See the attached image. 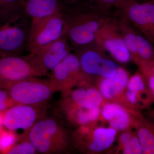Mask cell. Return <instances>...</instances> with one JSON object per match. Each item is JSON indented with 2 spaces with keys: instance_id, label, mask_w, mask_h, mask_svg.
<instances>
[{
  "instance_id": "cell-1",
  "label": "cell",
  "mask_w": 154,
  "mask_h": 154,
  "mask_svg": "<svg viewBox=\"0 0 154 154\" xmlns=\"http://www.w3.org/2000/svg\"><path fill=\"white\" fill-rule=\"evenodd\" d=\"M91 1L63 5L60 11L67 26L66 38L74 51L92 45L99 30L109 19L96 14Z\"/></svg>"
},
{
  "instance_id": "cell-2",
  "label": "cell",
  "mask_w": 154,
  "mask_h": 154,
  "mask_svg": "<svg viewBox=\"0 0 154 154\" xmlns=\"http://www.w3.org/2000/svg\"><path fill=\"white\" fill-rule=\"evenodd\" d=\"M24 139L41 154L62 153L67 150L69 143L66 130L51 118L39 119L25 133Z\"/></svg>"
},
{
  "instance_id": "cell-3",
  "label": "cell",
  "mask_w": 154,
  "mask_h": 154,
  "mask_svg": "<svg viewBox=\"0 0 154 154\" xmlns=\"http://www.w3.org/2000/svg\"><path fill=\"white\" fill-rule=\"evenodd\" d=\"M31 20L23 9L0 19V56L20 55L27 49Z\"/></svg>"
},
{
  "instance_id": "cell-4",
  "label": "cell",
  "mask_w": 154,
  "mask_h": 154,
  "mask_svg": "<svg viewBox=\"0 0 154 154\" xmlns=\"http://www.w3.org/2000/svg\"><path fill=\"white\" fill-rule=\"evenodd\" d=\"M67 26L60 12L32 19L27 50L34 53L57 39L66 37Z\"/></svg>"
},
{
  "instance_id": "cell-5",
  "label": "cell",
  "mask_w": 154,
  "mask_h": 154,
  "mask_svg": "<svg viewBox=\"0 0 154 154\" xmlns=\"http://www.w3.org/2000/svg\"><path fill=\"white\" fill-rule=\"evenodd\" d=\"M7 91L17 104L40 107L57 92L49 80H42L36 77L19 81Z\"/></svg>"
},
{
  "instance_id": "cell-6",
  "label": "cell",
  "mask_w": 154,
  "mask_h": 154,
  "mask_svg": "<svg viewBox=\"0 0 154 154\" xmlns=\"http://www.w3.org/2000/svg\"><path fill=\"white\" fill-rule=\"evenodd\" d=\"M112 128L80 126L73 135L76 147L86 152H102L109 149L115 140L117 131Z\"/></svg>"
},
{
  "instance_id": "cell-7",
  "label": "cell",
  "mask_w": 154,
  "mask_h": 154,
  "mask_svg": "<svg viewBox=\"0 0 154 154\" xmlns=\"http://www.w3.org/2000/svg\"><path fill=\"white\" fill-rule=\"evenodd\" d=\"M71 46L66 37L60 38L29 54L37 77L47 75L71 53Z\"/></svg>"
},
{
  "instance_id": "cell-8",
  "label": "cell",
  "mask_w": 154,
  "mask_h": 154,
  "mask_svg": "<svg viewBox=\"0 0 154 154\" xmlns=\"http://www.w3.org/2000/svg\"><path fill=\"white\" fill-rule=\"evenodd\" d=\"M31 77H38L29 54L0 56V89L7 91L15 83Z\"/></svg>"
},
{
  "instance_id": "cell-9",
  "label": "cell",
  "mask_w": 154,
  "mask_h": 154,
  "mask_svg": "<svg viewBox=\"0 0 154 154\" xmlns=\"http://www.w3.org/2000/svg\"><path fill=\"white\" fill-rule=\"evenodd\" d=\"M79 58L81 69L86 79L90 82L91 77L110 78L117 72L118 66L104 56L92 47V45L75 51Z\"/></svg>"
},
{
  "instance_id": "cell-10",
  "label": "cell",
  "mask_w": 154,
  "mask_h": 154,
  "mask_svg": "<svg viewBox=\"0 0 154 154\" xmlns=\"http://www.w3.org/2000/svg\"><path fill=\"white\" fill-rule=\"evenodd\" d=\"M95 42L119 62L127 63L132 59L122 34L119 23L114 20L108 19L102 26L96 35Z\"/></svg>"
},
{
  "instance_id": "cell-11",
  "label": "cell",
  "mask_w": 154,
  "mask_h": 154,
  "mask_svg": "<svg viewBox=\"0 0 154 154\" xmlns=\"http://www.w3.org/2000/svg\"><path fill=\"white\" fill-rule=\"evenodd\" d=\"M51 73L49 80L57 91H68L87 81L81 69L79 58L75 53L70 54Z\"/></svg>"
},
{
  "instance_id": "cell-12",
  "label": "cell",
  "mask_w": 154,
  "mask_h": 154,
  "mask_svg": "<svg viewBox=\"0 0 154 154\" xmlns=\"http://www.w3.org/2000/svg\"><path fill=\"white\" fill-rule=\"evenodd\" d=\"M123 10L130 22L154 45V3H139L132 0Z\"/></svg>"
},
{
  "instance_id": "cell-13",
  "label": "cell",
  "mask_w": 154,
  "mask_h": 154,
  "mask_svg": "<svg viewBox=\"0 0 154 154\" xmlns=\"http://www.w3.org/2000/svg\"><path fill=\"white\" fill-rule=\"evenodd\" d=\"M39 108L22 104L15 105L6 110L4 117V125L13 131L21 129L27 132L41 119L42 113Z\"/></svg>"
},
{
  "instance_id": "cell-14",
  "label": "cell",
  "mask_w": 154,
  "mask_h": 154,
  "mask_svg": "<svg viewBox=\"0 0 154 154\" xmlns=\"http://www.w3.org/2000/svg\"><path fill=\"white\" fill-rule=\"evenodd\" d=\"M125 97L134 108L144 109L154 103L146 78L141 72L130 78Z\"/></svg>"
},
{
  "instance_id": "cell-15",
  "label": "cell",
  "mask_w": 154,
  "mask_h": 154,
  "mask_svg": "<svg viewBox=\"0 0 154 154\" xmlns=\"http://www.w3.org/2000/svg\"><path fill=\"white\" fill-rule=\"evenodd\" d=\"M102 118L116 130L125 131L131 125L135 127L141 114L131 113L123 106L114 102L107 103L101 110Z\"/></svg>"
},
{
  "instance_id": "cell-16",
  "label": "cell",
  "mask_w": 154,
  "mask_h": 154,
  "mask_svg": "<svg viewBox=\"0 0 154 154\" xmlns=\"http://www.w3.org/2000/svg\"><path fill=\"white\" fill-rule=\"evenodd\" d=\"M129 79V74L126 70L119 67L117 72L113 76L101 78L99 90L104 99L114 100L121 96L126 91Z\"/></svg>"
},
{
  "instance_id": "cell-17",
  "label": "cell",
  "mask_w": 154,
  "mask_h": 154,
  "mask_svg": "<svg viewBox=\"0 0 154 154\" xmlns=\"http://www.w3.org/2000/svg\"><path fill=\"white\" fill-rule=\"evenodd\" d=\"M22 4L24 12L32 19L59 13L63 5L59 0H22Z\"/></svg>"
},
{
  "instance_id": "cell-18",
  "label": "cell",
  "mask_w": 154,
  "mask_h": 154,
  "mask_svg": "<svg viewBox=\"0 0 154 154\" xmlns=\"http://www.w3.org/2000/svg\"><path fill=\"white\" fill-rule=\"evenodd\" d=\"M135 128L141 145L143 154H154V120L141 115Z\"/></svg>"
},
{
  "instance_id": "cell-19",
  "label": "cell",
  "mask_w": 154,
  "mask_h": 154,
  "mask_svg": "<svg viewBox=\"0 0 154 154\" xmlns=\"http://www.w3.org/2000/svg\"><path fill=\"white\" fill-rule=\"evenodd\" d=\"M138 66L145 75L149 74L154 64V45L144 35L137 32Z\"/></svg>"
},
{
  "instance_id": "cell-20",
  "label": "cell",
  "mask_w": 154,
  "mask_h": 154,
  "mask_svg": "<svg viewBox=\"0 0 154 154\" xmlns=\"http://www.w3.org/2000/svg\"><path fill=\"white\" fill-rule=\"evenodd\" d=\"M119 28L128 49L137 65L139 62L137 53V32H136L125 20L119 22Z\"/></svg>"
},
{
  "instance_id": "cell-21",
  "label": "cell",
  "mask_w": 154,
  "mask_h": 154,
  "mask_svg": "<svg viewBox=\"0 0 154 154\" xmlns=\"http://www.w3.org/2000/svg\"><path fill=\"white\" fill-rule=\"evenodd\" d=\"M84 108L88 109L100 106L103 103L104 98L99 90L94 87H86Z\"/></svg>"
},
{
  "instance_id": "cell-22",
  "label": "cell",
  "mask_w": 154,
  "mask_h": 154,
  "mask_svg": "<svg viewBox=\"0 0 154 154\" xmlns=\"http://www.w3.org/2000/svg\"><path fill=\"white\" fill-rule=\"evenodd\" d=\"M22 9V0H0V19Z\"/></svg>"
},
{
  "instance_id": "cell-23",
  "label": "cell",
  "mask_w": 154,
  "mask_h": 154,
  "mask_svg": "<svg viewBox=\"0 0 154 154\" xmlns=\"http://www.w3.org/2000/svg\"><path fill=\"white\" fill-rule=\"evenodd\" d=\"M16 135L12 131L2 130L0 131V152L7 154L14 146L16 142Z\"/></svg>"
},
{
  "instance_id": "cell-24",
  "label": "cell",
  "mask_w": 154,
  "mask_h": 154,
  "mask_svg": "<svg viewBox=\"0 0 154 154\" xmlns=\"http://www.w3.org/2000/svg\"><path fill=\"white\" fill-rule=\"evenodd\" d=\"M124 154H143L142 148L136 133H134L128 143L122 148Z\"/></svg>"
},
{
  "instance_id": "cell-25",
  "label": "cell",
  "mask_w": 154,
  "mask_h": 154,
  "mask_svg": "<svg viewBox=\"0 0 154 154\" xmlns=\"http://www.w3.org/2000/svg\"><path fill=\"white\" fill-rule=\"evenodd\" d=\"M37 152L32 144L28 141L14 145L8 152L9 154H33Z\"/></svg>"
},
{
  "instance_id": "cell-26",
  "label": "cell",
  "mask_w": 154,
  "mask_h": 154,
  "mask_svg": "<svg viewBox=\"0 0 154 154\" xmlns=\"http://www.w3.org/2000/svg\"><path fill=\"white\" fill-rule=\"evenodd\" d=\"M17 105L18 104L12 99L8 91L0 89V112L5 111Z\"/></svg>"
},
{
  "instance_id": "cell-27",
  "label": "cell",
  "mask_w": 154,
  "mask_h": 154,
  "mask_svg": "<svg viewBox=\"0 0 154 154\" xmlns=\"http://www.w3.org/2000/svg\"><path fill=\"white\" fill-rule=\"evenodd\" d=\"M87 112L90 123L95 122L100 117L101 113L100 106L88 109L87 110Z\"/></svg>"
},
{
  "instance_id": "cell-28",
  "label": "cell",
  "mask_w": 154,
  "mask_h": 154,
  "mask_svg": "<svg viewBox=\"0 0 154 154\" xmlns=\"http://www.w3.org/2000/svg\"><path fill=\"white\" fill-rule=\"evenodd\" d=\"M134 134V133L130 132L128 131H127V130L124 132H122L119 136V147L122 149L130 140Z\"/></svg>"
},
{
  "instance_id": "cell-29",
  "label": "cell",
  "mask_w": 154,
  "mask_h": 154,
  "mask_svg": "<svg viewBox=\"0 0 154 154\" xmlns=\"http://www.w3.org/2000/svg\"><path fill=\"white\" fill-rule=\"evenodd\" d=\"M145 76L146 78L149 89L154 102V75L152 74H149Z\"/></svg>"
},
{
  "instance_id": "cell-30",
  "label": "cell",
  "mask_w": 154,
  "mask_h": 154,
  "mask_svg": "<svg viewBox=\"0 0 154 154\" xmlns=\"http://www.w3.org/2000/svg\"><path fill=\"white\" fill-rule=\"evenodd\" d=\"M59 1L62 5H69V4L76 3L82 0H59Z\"/></svg>"
},
{
  "instance_id": "cell-31",
  "label": "cell",
  "mask_w": 154,
  "mask_h": 154,
  "mask_svg": "<svg viewBox=\"0 0 154 154\" xmlns=\"http://www.w3.org/2000/svg\"><path fill=\"white\" fill-rule=\"evenodd\" d=\"M5 111L0 112V131L2 130V126L4 125L3 121H4V117Z\"/></svg>"
},
{
  "instance_id": "cell-32",
  "label": "cell",
  "mask_w": 154,
  "mask_h": 154,
  "mask_svg": "<svg viewBox=\"0 0 154 154\" xmlns=\"http://www.w3.org/2000/svg\"><path fill=\"white\" fill-rule=\"evenodd\" d=\"M147 116L149 119L154 121V109L149 110L147 113Z\"/></svg>"
},
{
  "instance_id": "cell-33",
  "label": "cell",
  "mask_w": 154,
  "mask_h": 154,
  "mask_svg": "<svg viewBox=\"0 0 154 154\" xmlns=\"http://www.w3.org/2000/svg\"><path fill=\"white\" fill-rule=\"evenodd\" d=\"M149 74H152L154 75V64L153 65L151 68L150 72Z\"/></svg>"
}]
</instances>
